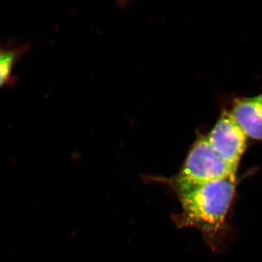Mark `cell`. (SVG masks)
<instances>
[{"label": "cell", "instance_id": "obj_4", "mask_svg": "<svg viewBox=\"0 0 262 262\" xmlns=\"http://www.w3.org/2000/svg\"><path fill=\"white\" fill-rule=\"evenodd\" d=\"M231 113L247 137L262 141V94L236 100Z\"/></svg>", "mask_w": 262, "mask_h": 262}, {"label": "cell", "instance_id": "obj_5", "mask_svg": "<svg viewBox=\"0 0 262 262\" xmlns=\"http://www.w3.org/2000/svg\"><path fill=\"white\" fill-rule=\"evenodd\" d=\"M26 50L24 46H0V89L12 82L13 69Z\"/></svg>", "mask_w": 262, "mask_h": 262}, {"label": "cell", "instance_id": "obj_3", "mask_svg": "<svg viewBox=\"0 0 262 262\" xmlns=\"http://www.w3.org/2000/svg\"><path fill=\"white\" fill-rule=\"evenodd\" d=\"M207 138L220 158L231 166L237 168L246 149L247 136L231 112H223Z\"/></svg>", "mask_w": 262, "mask_h": 262}, {"label": "cell", "instance_id": "obj_2", "mask_svg": "<svg viewBox=\"0 0 262 262\" xmlns=\"http://www.w3.org/2000/svg\"><path fill=\"white\" fill-rule=\"evenodd\" d=\"M237 169L224 161L207 136H203L193 144L178 173L170 178L163 179V182L179 195L206 183L236 177Z\"/></svg>", "mask_w": 262, "mask_h": 262}, {"label": "cell", "instance_id": "obj_1", "mask_svg": "<svg viewBox=\"0 0 262 262\" xmlns=\"http://www.w3.org/2000/svg\"><path fill=\"white\" fill-rule=\"evenodd\" d=\"M235 177L193 188L178 196L182 211L175 217L180 228L194 227L212 237L223 227L235 193Z\"/></svg>", "mask_w": 262, "mask_h": 262}]
</instances>
